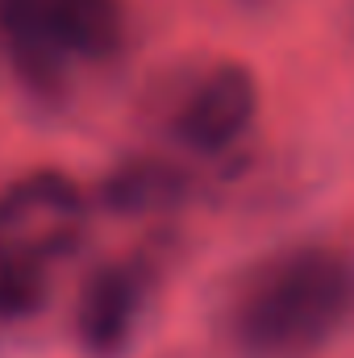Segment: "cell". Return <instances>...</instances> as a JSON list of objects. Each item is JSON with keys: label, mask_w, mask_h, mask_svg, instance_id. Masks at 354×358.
Here are the masks:
<instances>
[{"label": "cell", "mask_w": 354, "mask_h": 358, "mask_svg": "<svg viewBox=\"0 0 354 358\" xmlns=\"http://www.w3.org/2000/svg\"><path fill=\"white\" fill-rule=\"evenodd\" d=\"M351 321L354 255L330 242L267 255L229 300V338L242 358H313Z\"/></svg>", "instance_id": "obj_1"}, {"label": "cell", "mask_w": 354, "mask_h": 358, "mask_svg": "<svg viewBox=\"0 0 354 358\" xmlns=\"http://www.w3.org/2000/svg\"><path fill=\"white\" fill-rule=\"evenodd\" d=\"M84 234V192L63 171H34L0 192V255L50 271Z\"/></svg>", "instance_id": "obj_2"}, {"label": "cell", "mask_w": 354, "mask_h": 358, "mask_svg": "<svg viewBox=\"0 0 354 358\" xmlns=\"http://www.w3.org/2000/svg\"><path fill=\"white\" fill-rule=\"evenodd\" d=\"M259 117V84L242 63L208 67L176 108V138L196 155H221L246 138Z\"/></svg>", "instance_id": "obj_3"}, {"label": "cell", "mask_w": 354, "mask_h": 358, "mask_svg": "<svg viewBox=\"0 0 354 358\" xmlns=\"http://www.w3.org/2000/svg\"><path fill=\"white\" fill-rule=\"evenodd\" d=\"M146 279L129 263H113L88 275L80 304H76V338L92 358H117L142 317Z\"/></svg>", "instance_id": "obj_4"}, {"label": "cell", "mask_w": 354, "mask_h": 358, "mask_svg": "<svg viewBox=\"0 0 354 358\" xmlns=\"http://www.w3.org/2000/svg\"><path fill=\"white\" fill-rule=\"evenodd\" d=\"M42 21L67 63H108L125 50L129 38L125 0H42Z\"/></svg>", "instance_id": "obj_5"}, {"label": "cell", "mask_w": 354, "mask_h": 358, "mask_svg": "<svg viewBox=\"0 0 354 358\" xmlns=\"http://www.w3.org/2000/svg\"><path fill=\"white\" fill-rule=\"evenodd\" d=\"M0 55L38 96H59L67 84V59L46 34L42 0H0Z\"/></svg>", "instance_id": "obj_6"}, {"label": "cell", "mask_w": 354, "mask_h": 358, "mask_svg": "<svg viewBox=\"0 0 354 358\" xmlns=\"http://www.w3.org/2000/svg\"><path fill=\"white\" fill-rule=\"evenodd\" d=\"M179 187H183V179L167 163L138 159V163H125L117 176L108 179L104 204L108 208H121V213H146V208H159V204L176 200Z\"/></svg>", "instance_id": "obj_7"}, {"label": "cell", "mask_w": 354, "mask_h": 358, "mask_svg": "<svg viewBox=\"0 0 354 358\" xmlns=\"http://www.w3.org/2000/svg\"><path fill=\"white\" fill-rule=\"evenodd\" d=\"M46 287H50V271L0 255V321L29 317L46 300Z\"/></svg>", "instance_id": "obj_8"}]
</instances>
